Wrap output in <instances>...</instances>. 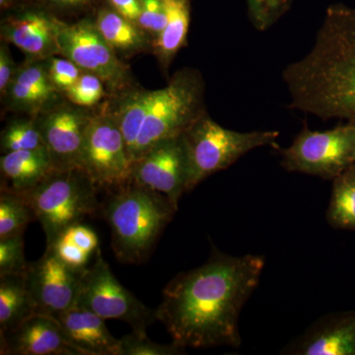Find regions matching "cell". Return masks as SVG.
Here are the masks:
<instances>
[{
    "label": "cell",
    "mask_w": 355,
    "mask_h": 355,
    "mask_svg": "<svg viewBox=\"0 0 355 355\" xmlns=\"http://www.w3.org/2000/svg\"><path fill=\"white\" fill-rule=\"evenodd\" d=\"M0 146L2 154L46 148L34 116L10 121L2 130Z\"/></svg>",
    "instance_id": "484cf974"
},
{
    "label": "cell",
    "mask_w": 355,
    "mask_h": 355,
    "mask_svg": "<svg viewBox=\"0 0 355 355\" xmlns=\"http://www.w3.org/2000/svg\"><path fill=\"white\" fill-rule=\"evenodd\" d=\"M55 318L81 355H120V340L92 311L76 305Z\"/></svg>",
    "instance_id": "ac0fdd59"
},
{
    "label": "cell",
    "mask_w": 355,
    "mask_h": 355,
    "mask_svg": "<svg viewBox=\"0 0 355 355\" xmlns=\"http://www.w3.org/2000/svg\"><path fill=\"white\" fill-rule=\"evenodd\" d=\"M184 354V347L176 343L161 345L154 343L146 331H132L120 340V355H180Z\"/></svg>",
    "instance_id": "4316f807"
},
{
    "label": "cell",
    "mask_w": 355,
    "mask_h": 355,
    "mask_svg": "<svg viewBox=\"0 0 355 355\" xmlns=\"http://www.w3.org/2000/svg\"><path fill=\"white\" fill-rule=\"evenodd\" d=\"M60 55L69 58L83 71L95 74L113 93L130 85V69L96 28L94 20L83 19L67 24L62 21L58 33Z\"/></svg>",
    "instance_id": "30bf717a"
},
{
    "label": "cell",
    "mask_w": 355,
    "mask_h": 355,
    "mask_svg": "<svg viewBox=\"0 0 355 355\" xmlns=\"http://www.w3.org/2000/svg\"><path fill=\"white\" fill-rule=\"evenodd\" d=\"M29 263L26 261L23 235L0 239V275L27 272Z\"/></svg>",
    "instance_id": "f1b7e54d"
},
{
    "label": "cell",
    "mask_w": 355,
    "mask_h": 355,
    "mask_svg": "<svg viewBox=\"0 0 355 355\" xmlns=\"http://www.w3.org/2000/svg\"><path fill=\"white\" fill-rule=\"evenodd\" d=\"M291 0H248L250 16L257 29L266 30L288 8Z\"/></svg>",
    "instance_id": "4dcf8cb0"
},
{
    "label": "cell",
    "mask_w": 355,
    "mask_h": 355,
    "mask_svg": "<svg viewBox=\"0 0 355 355\" xmlns=\"http://www.w3.org/2000/svg\"><path fill=\"white\" fill-rule=\"evenodd\" d=\"M35 314L26 273L0 275V331L11 330Z\"/></svg>",
    "instance_id": "603a6c76"
},
{
    "label": "cell",
    "mask_w": 355,
    "mask_h": 355,
    "mask_svg": "<svg viewBox=\"0 0 355 355\" xmlns=\"http://www.w3.org/2000/svg\"><path fill=\"white\" fill-rule=\"evenodd\" d=\"M154 92L155 90L146 89L123 91L114 109L110 111L123 132L132 161L137 137L153 104Z\"/></svg>",
    "instance_id": "7402d4cb"
},
{
    "label": "cell",
    "mask_w": 355,
    "mask_h": 355,
    "mask_svg": "<svg viewBox=\"0 0 355 355\" xmlns=\"http://www.w3.org/2000/svg\"><path fill=\"white\" fill-rule=\"evenodd\" d=\"M2 42L3 43L0 46V92L3 96L15 76L18 67H16L15 62H14L6 42Z\"/></svg>",
    "instance_id": "e575fe53"
},
{
    "label": "cell",
    "mask_w": 355,
    "mask_h": 355,
    "mask_svg": "<svg viewBox=\"0 0 355 355\" xmlns=\"http://www.w3.org/2000/svg\"><path fill=\"white\" fill-rule=\"evenodd\" d=\"M58 93L49 78L46 60L27 58L18 67L3 96L9 109L35 116L53 104Z\"/></svg>",
    "instance_id": "e0dca14e"
},
{
    "label": "cell",
    "mask_w": 355,
    "mask_h": 355,
    "mask_svg": "<svg viewBox=\"0 0 355 355\" xmlns=\"http://www.w3.org/2000/svg\"><path fill=\"white\" fill-rule=\"evenodd\" d=\"M49 249L53 250L55 256L65 265L78 270H85L90 259L94 257V254H89L77 247L65 233Z\"/></svg>",
    "instance_id": "d6a6232c"
},
{
    "label": "cell",
    "mask_w": 355,
    "mask_h": 355,
    "mask_svg": "<svg viewBox=\"0 0 355 355\" xmlns=\"http://www.w3.org/2000/svg\"><path fill=\"white\" fill-rule=\"evenodd\" d=\"M282 154L287 171L334 180L355 163V123L324 132L304 127Z\"/></svg>",
    "instance_id": "52a82bcc"
},
{
    "label": "cell",
    "mask_w": 355,
    "mask_h": 355,
    "mask_svg": "<svg viewBox=\"0 0 355 355\" xmlns=\"http://www.w3.org/2000/svg\"><path fill=\"white\" fill-rule=\"evenodd\" d=\"M95 0H41L42 6L49 11L60 12H76L84 10L94 3Z\"/></svg>",
    "instance_id": "d590c367"
},
{
    "label": "cell",
    "mask_w": 355,
    "mask_h": 355,
    "mask_svg": "<svg viewBox=\"0 0 355 355\" xmlns=\"http://www.w3.org/2000/svg\"><path fill=\"white\" fill-rule=\"evenodd\" d=\"M65 234L69 236L70 240L76 245L77 247L83 249L91 254H95L99 248V240L94 231L91 230L80 223L71 226L69 230L65 231Z\"/></svg>",
    "instance_id": "836d02e7"
},
{
    "label": "cell",
    "mask_w": 355,
    "mask_h": 355,
    "mask_svg": "<svg viewBox=\"0 0 355 355\" xmlns=\"http://www.w3.org/2000/svg\"><path fill=\"white\" fill-rule=\"evenodd\" d=\"M265 266L263 256L212 250L207 263L179 273L167 284L156 321L184 349L239 347L240 315L258 288Z\"/></svg>",
    "instance_id": "6da1fadb"
},
{
    "label": "cell",
    "mask_w": 355,
    "mask_h": 355,
    "mask_svg": "<svg viewBox=\"0 0 355 355\" xmlns=\"http://www.w3.org/2000/svg\"><path fill=\"white\" fill-rule=\"evenodd\" d=\"M130 181L166 196L176 209L187 193L188 157L183 135L158 142L132 163Z\"/></svg>",
    "instance_id": "4fadbf2b"
},
{
    "label": "cell",
    "mask_w": 355,
    "mask_h": 355,
    "mask_svg": "<svg viewBox=\"0 0 355 355\" xmlns=\"http://www.w3.org/2000/svg\"><path fill=\"white\" fill-rule=\"evenodd\" d=\"M98 186L83 170L51 171L31 190L21 193L46 235V248L65 231L99 209Z\"/></svg>",
    "instance_id": "277c9868"
},
{
    "label": "cell",
    "mask_w": 355,
    "mask_h": 355,
    "mask_svg": "<svg viewBox=\"0 0 355 355\" xmlns=\"http://www.w3.org/2000/svg\"><path fill=\"white\" fill-rule=\"evenodd\" d=\"M17 0H0V7L1 10H7V9L13 8L15 6Z\"/></svg>",
    "instance_id": "74e56055"
},
{
    "label": "cell",
    "mask_w": 355,
    "mask_h": 355,
    "mask_svg": "<svg viewBox=\"0 0 355 355\" xmlns=\"http://www.w3.org/2000/svg\"><path fill=\"white\" fill-rule=\"evenodd\" d=\"M167 24L154 40L153 50L159 64L168 69L188 40L191 21V0H164Z\"/></svg>",
    "instance_id": "44dd1931"
},
{
    "label": "cell",
    "mask_w": 355,
    "mask_h": 355,
    "mask_svg": "<svg viewBox=\"0 0 355 355\" xmlns=\"http://www.w3.org/2000/svg\"><path fill=\"white\" fill-rule=\"evenodd\" d=\"M94 23L103 38L116 53L132 55L147 51L150 46L148 35L108 4L98 9Z\"/></svg>",
    "instance_id": "ffe728a7"
},
{
    "label": "cell",
    "mask_w": 355,
    "mask_h": 355,
    "mask_svg": "<svg viewBox=\"0 0 355 355\" xmlns=\"http://www.w3.org/2000/svg\"><path fill=\"white\" fill-rule=\"evenodd\" d=\"M57 55L46 58V70L53 87L58 93L64 94L78 80L83 70L69 58Z\"/></svg>",
    "instance_id": "f546056e"
},
{
    "label": "cell",
    "mask_w": 355,
    "mask_h": 355,
    "mask_svg": "<svg viewBox=\"0 0 355 355\" xmlns=\"http://www.w3.org/2000/svg\"><path fill=\"white\" fill-rule=\"evenodd\" d=\"M93 114L72 103L51 104L35 116L51 171L80 169L86 130Z\"/></svg>",
    "instance_id": "8fae6325"
},
{
    "label": "cell",
    "mask_w": 355,
    "mask_h": 355,
    "mask_svg": "<svg viewBox=\"0 0 355 355\" xmlns=\"http://www.w3.org/2000/svg\"><path fill=\"white\" fill-rule=\"evenodd\" d=\"M83 272L65 265L46 248L38 261L29 263L26 272L35 313L55 317L76 306Z\"/></svg>",
    "instance_id": "7c38bea8"
},
{
    "label": "cell",
    "mask_w": 355,
    "mask_h": 355,
    "mask_svg": "<svg viewBox=\"0 0 355 355\" xmlns=\"http://www.w3.org/2000/svg\"><path fill=\"white\" fill-rule=\"evenodd\" d=\"M202 77L197 70L177 71L166 87L155 90L153 104L140 130L132 163L158 142L181 137L203 114Z\"/></svg>",
    "instance_id": "8992f818"
},
{
    "label": "cell",
    "mask_w": 355,
    "mask_h": 355,
    "mask_svg": "<svg viewBox=\"0 0 355 355\" xmlns=\"http://www.w3.org/2000/svg\"><path fill=\"white\" fill-rule=\"evenodd\" d=\"M80 169L98 188L116 189L130 181L132 161L123 132L111 112L93 114L89 121Z\"/></svg>",
    "instance_id": "9c48e42d"
},
{
    "label": "cell",
    "mask_w": 355,
    "mask_h": 355,
    "mask_svg": "<svg viewBox=\"0 0 355 355\" xmlns=\"http://www.w3.org/2000/svg\"><path fill=\"white\" fill-rule=\"evenodd\" d=\"M106 1L116 12L137 24L140 11H141L140 0H106Z\"/></svg>",
    "instance_id": "8d00e7d4"
},
{
    "label": "cell",
    "mask_w": 355,
    "mask_h": 355,
    "mask_svg": "<svg viewBox=\"0 0 355 355\" xmlns=\"http://www.w3.org/2000/svg\"><path fill=\"white\" fill-rule=\"evenodd\" d=\"M2 355H81L62 324L50 315L35 313L11 330L0 331Z\"/></svg>",
    "instance_id": "9a60e30c"
},
{
    "label": "cell",
    "mask_w": 355,
    "mask_h": 355,
    "mask_svg": "<svg viewBox=\"0 0 355 355\" xmlns=\"http://www.w3.org/2000/svg\"><path fill=\"white\" fill-rule=\"evenodd\" d=\"M36 220L34 211L18 193L1 191L0 193V239L23 235L27 226Z\"/></svg>",
    "instance_id": "d4e9b609"
},
{
    "label": "cell",
    "mask_w": 355,
    "mask_h": 355,
    "mask_svg": "<svg viewBox=\"0 0 355 355\" xmlns=\"http://www.w3.org/2000/svg\"><path fill=\"white\" fill-rule=\"evenodd\" d=\"M327 219L331 227L355 230V164L333 180Z\"/></svg>",
    "instance_id": "cb8c5ba5"
},
{
    "label": "cell",
    "mask_w": 355,
    "mask_h": 355,
    "mask_svg": "<svg viewBox=\"0 0 355 355\" xmlns=\"http://www.w3.org/2000/svg\"><path fill=\"white\" fill-rule=\"evenodd\" d=\"M76 305L87 308L102 319L125 322L135 331H146L156 321L155 311L121 286L100 249L96 251L94 263L84 270Z\"/></svg>",
    "instance_id": "ba28073f"
},
{
    "label": "cell",
    "mask_w": 355,
    "mask_h": 355,
    "mask_svg": "<svg viewBox=\"0 0 355 355\" xmlns=\"http://www.w3.org/2000/svg\"><path fill=\"white\" fill-rule=\"evenodd\" d=\"M289 108L355 123V8L329 7L309 53L282 73Z\"/></svg>",
    "instance_id": "7a4b0ae2"
},
{
    "label": "cell",
    "mask_w": 355,
    "mask_h": 355,
    "mask_svg": "<svg viewBox=\"0 0 355 355\" xmlns=\"http://www.w3.org/2000/svg\"><path fill=\"white\" fill-rule=\"evenodd\" d=\"M140 6L141 11L137 25L155 40L167 24L164 0H140Z\"/></svg>",
    "instance_id": "1f68e13d"
},
{
    "label": "cell",
    "mask_w": 355,
    "mask_h": 355,
    "mask_svg": "<svg viewBox=\"0 0 355 355\" xmlns=\"http://www.w3.org/2000/svg\"><path fill=\"white\" fill-rule=\"evenodd\" d=\"M64 95L72 104L83 108H90L97 105L106 95L105 84L95 74L83 71L78 80Z\"/></svg>",
    "instance_id": "83f0119b"
},
{
    "label": "cell",
    "mask_w": 355,
    "mask_h": 355,
    "mask_svg": "<svg viewBox=\"0 0 355 355\" xmlns=\"http://www.w3.org/2000/svg\"><path fill=\"white\" fill-rule=\"evenodd\" d=\"M354 164H355V163H354Z\"/></svg>",
    "instance_id": "f35d334b"
},
{
    "label": "cell",
    "mask_w": 355,
    "mask_h": 355,
    "mask_svg": "<svg viewBox=\"0 0 355 355\" xmlns=\"http://www.w3.org/2000/svg\"><path fill=\"white\" fill-rule=\"evenodd\" d=\"M279 132H241L221 127L205 113L183 135L188 157L187 193L214 173L227 169L250 151L277 146Z\"/></svg>",
    "instance_id": "5b68a950"
},
{
    "label": "cell",
    "mask_w": 355,
    "mask_h": 355,
    "mask_svg": "<svg viewBox=\"0 0 355 355\" xmlns=\"http://www.w3.org/2000/svg\"><path fill=\"white\" fill-rule=\"evenodd\" d=\"M282 354L355 355V313L330 314L317 320Z\"/></svg>",
    "instance_id": "2e32d148"
},
{
    "label": "cell",
    "mask_w": 355,
    "mask_h": 355,
    "mask_svg": "<svg viewBox=\"0 0 355 355\" xmlns=\"http://www.w3.org/2000/svg\"><path fill=\"white\" fill-rule=\"evenodd\" d=\"M116 189L102 205L114 256L121 263H142L178 209L166 196L132 181Z\"/></svg>",
    "instance_id": "3957f363"
},
{
    "label": "cell",
    "mask_w": 355,
    "mask_h": 355,
    "mask_svg": "<svg viewBox=\"0 0 355 355\" xmlns=\"http://www.w3.org/2000/svg\"><path fill=\"white\" fill-rule=\"evenodd\" d=\"M1 191L24 193L37 186L51 171L46 148L11 151L0 158Z\"/></svg>",
    "instance_id": "d6986e66"
},
{
    "label": "cell",
    "mask_w": 355,
    "mask_h": 355,
    "mask_svg": "<svg viewBox=\"0 0 355 355\" xmlns=\"http://www.w3.org/2000/svg\"><path fill=\"white\" fill-rule=\"evenodd\" d=\"M62 21L43 6L21 7L2 18V41L17 46L29 60L60 55L58 33Z\"/></svg>",
    "instance_id": "5bb4252c"
}]
</instances>
